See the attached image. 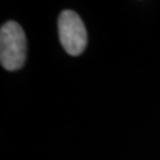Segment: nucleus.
<instances>
[{"instance_id": "nucleus-1", "label": "nucleus", "mask_w": 160, "mask_h": 160, "mask_svg": "<svg viewBox=\"0 0 160 160\" xmlns=\"http://www.w3.org/2000/svg\"><path fill=\"white\" fill-rule=\"evenodd\" d=\"M27 40L23 28L16 22H7L0 29V62L7 71H16L24 66Z\"/></svg>"}, {"instance_id": "nucleus-2", "label": "nucleus", "mask_w": 160, "mask_h": 160, "mask_svg": "<svg viewBox=\"0 0 160 160\" xmlns=\"http://www.w3.org/2000/svg\"><path fill=\"white\" fill-rule=\"evenodd\" d=\"M58 26L60 42L67 53L78 56L86 49L87 31L83 20L76 12L71 11V9L63 11L59 16Z\"/></svg>"}]
</instances>
